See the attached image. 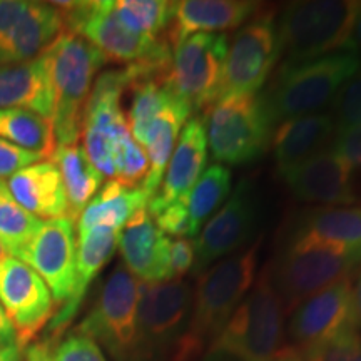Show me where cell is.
Segmentation results:
<instances>
[{"instance_id":"obj_1","label":"cell","mask_w":361,"mask_h":361,"mask_svg":"<svg viewBox=\"0 0 361 361\" xmlns=\"http://www.w3.org/2000/svg\"><path fill=\"white\" fill-rule=\"evenodd\" d=\"M261 239L216 261L197 276L191 316L171 361H196L209 350L256 281Z\"/></svg>"},{"instance_id":"obj_2","label":"cell","mask_w":361,"mask_h":361,"mask_svg":"<svg viewBox=\"0 0 361 361\" xmlns=\"http://www.w3.org/2000/svg\"><path fill=\"white\" fill-rule=\"evenodd\" d=\"M284 316L286 310L266 264L250 293L209 346L207 356H226L233 361H276L288 348L284 343Z\"/></svg>"},{"instance_id":"obj_3","label":"cell","mask_w":361,"mask_h":361,"mask_svg":"<svg viewBox=\"0 0 361 361\" xmlns=\"http://www.w3.org/2000/svg\"><path fill=\"white\" fill-rule=\"evenodd\" d=\"M64 17L66 29L92 44L107 62L124 67L166 74L173 61V49L164 37H146L117 16L114 2H56Z\"/></svg>"},{"instance_id":"obj_4","label":"cell","mask_w":361,"mask_h":361,"mask_svg":"<svg viewBox=\"0 0 361 361\" xmlns=\"http://www.w3.org/2000/svg\"><path fill=\"white\" fill-rule=\"evenodd\" d=\"M358 52L343 51L301 62H283L269 90L263 94L274 126L295 117L316 114L331 104L358 72Z\"/></svg>"},{"instance_id":"obj_5","label":"cell","mask_w":361,"mask_h":361,"mask_svg":"<svg viewBox=\"0 0 361 361\" xmlns=\"http://www.w3.org/2000/svg\"><path fill=\"white\" fill-rule=\"evenodd\" d=\"M54 107L51 124L57 146L78 144L84 111L106 57L87 40L66 30L47 49Z\"/></svg>"},{"instance_id":"obj_6","label":"cell","mask_w":361,"mask_h":361,"mask_svg":"<svg viewBox=\"0 0 361 361\" xmlns=\"http://www.w3.org/2000/svg\"><path fill=\"white\" fill-rule=\"evenodd\" d=\"M360 2L300 0L283 7L276 19L284 62H301L348 51Z\"/></svg>"},{"instance_id":"obj_7","label":"cell","mask_w":361,"mask_h":361,"mask_svg":"<svg viewBox=\"0 0 361 361\" xmlns=\"http://www.w3.org/2000/svg\"><path fill=\"white\" fill-rule=\"evenodd\" d=\"M358 266L353 258L336 247L290 233L276 259L268 268L284 310L291 313L306 298L353 276Z\"/></svg>"},{"instance_id":"obj_8","label":"cell","mask_w":361,"mask_h":361,"mask_svg":"<svg viewBox=\"0 0 361 361\" xmlns=\"http://www.w3.org/2000/svg\"><path fill=\"white\" fill-rule=\"evenodd\" d=\"M207 147L218 164L239 166L258 159L273 135L264 97L229 96L218 99L202 119Z\"/></svg>"},{"instance_id":"obj_9","label":"cell","mask_w":361,"mask_h":361,"mask_svg":"<svg viewBox=\"0 0 361 361\" xmlns=\"http://www.w3.org/2000/svg\"><path fill=\"white\" fill-rule=\"evenodd\" d=\"M139 284L124 264H117L104 279L92 306L75 328L116 361L137 360Z\"/></svg>"},{"instance_id":"obj_10","label":"cell","mask_w":361,"mask_h":361,"mask_svg":"<svg viewBox=\"0 0 361 361\" xmlns=\"http://www.w3.org/2000/svg\"><path fill=\"white\" fill-rule=\"evenodd\" d=\"M191 306L192 286L186 279L139 284V346L135 361H171L188 328Z\"/></svg>"},{"instance_id":"obj_11","label":"cell","mask_w":361,"mask_h":361,"mask_svg":"<svg viewBox=\"0 0 361 361\" xmlns=\"http://www.w3.org/2000/svg\"><path fill=\"white\" fill-rule=\"evenodd\" d=\"M279 57L276 12L261 7L228 42L219 99L258 94Z\"/></svg>"},{"instance_id":"obj_12","label":"cell","mask_w":361,"mask_h":361,"mask_svg":"<svg viewBox=\"0 0 361 361\" xmlns=\"http://www.w3.org/2000/svg\"><path fill=\"white\" fill-rule=\"evenodd\" d=\"M228 42L226 34H194L173 51L166 85L191 114L204 112L219 99Z\"/></svg>"},{"instance_id":"obj_13","label":"cell","mask_w":361,"mask_h":361,"mask_svg":"<svg viewBox=\"0 0 361 361\" xmlns=\"http://www.w3.org/2000/svg\"><path fill=\"white\" fill-rule=\"evenodd\" d=\"M130 82L128 67L104 71L97 75L85 104L82 135L84 151L104 178L114 179L116 146L129 134L123 97Z\"/></svg>"},{"instance_id":"obj_14","label":"cell","mask_w":361,"mask_h":361,"mask_svg":"<svg viewBox=\"0 0 361 361\" xmlns=\"http://www.w3.org/2000/svg\"><path fill=\"white\" fill-rule=\"evenodd\" d=\"M0 305L16 331L17 346L24 351L56 313V303L35 271L24 261L7 256L0 263Z\"/></svg>"},{"instance_id":"obj_15","label":"cell","mask_w":361,"mask_h":361,"mask_svg":"<svg viewBox=\"0 0 361 361\" xmlns=\"http://www.w3.org/2000/svg\"><path fill=\"white\" fill-rule=\"evenodd\" d=\"M351 329L360 328L355 318L351 278H345L306 298L291 311L288 346L301 355Z\"/></svg>"},{"instance_id":"obj_16","label":"cell","mask_w":361,"mask_h":361,"mask_svg":"<svg viewBox=\"0 0 361 361\" xmlns=\"http://www.w3.org/2000/svg\"><path fill=\"white\" fill-rule=\"evenodd\" d=\"M258 228V196L247 179L238 184L224 206L213 218L207 219L204 229L196 241V263L192 274L200 276L202 271L216 261L245 250Z\"/></svg>"},{"instance_id":"obj_17","label":"cell","mask_w":361,"mask_h":361,"mask_svg":"<svg viewBox=\"0 0 361 361\" xmlns=\"http://www.w3.org/2000/svg\"><path fill=\"white\" fill-rule=\"evenodd\" d=\"M78 236L69 216L42 221L20 261L29 264L47 284L54 303L61 308L69 300L75 281Z\"/></svg>"},{"instance_id":"obj_18","label":"cell","mask_w":361,"mask_h":361,"mask_svg":"<svg viewBox=\"0 0 361 361\" xmlns=\"http://www.w3.org/2000/svg\"><path fill=\"white\" fill-rule=\"evenodd\" d=\"M293 196L322 206H351L356 194L353 168L329 146L284 176Z\"/></svg>"},{"instance_id":"obj_19","label":"cell","mask_w":361,"mask_h":361,"mask_svg":"<svg viewBox=\"0 0 361 361\" xmlns=\"http://www.w3.org/2000/svg\"><path fill=\"white\" fill-rule=\"evenodd\" d=\"M171 238L157 228L147 206L130 216L121 229L117 247L123 264L141 283H162L169 279Z\"/></svg>"},{"instance_id":"obj_20","label":"cell","mask_w":361,"mask_h":361,"mask_svg":"<svg viewBox=\"0 0 361 361\" xmlns=\"http://www.w3.org/2000/svg\"><path fill=\"white\" fill-rule=\"evenodd\" d=\"M261 7L258 2L243 0H180L174 2L164 39L174 51L194 34H218L245 25Z\"/></svg>"},{"instance_id":"obj_21","label":"cell","mask_w":361,"mask_h":361,"mask_svg":"<svg viewBox=\"0 0 361 361\" xmlns=\"http://www.w3.org/2000/svg\"><path fill=\"white\" fill-rule=\"evenodd\" d=\"M207 162V139L201 117H191L184 124L176 144L168 168L162 176L161 186L149 201L151 216L159 213L176 201L186 200L188 194L204 173Z\"/></svg>"},{"instance_id":"obj_22","label":"cell","mask_w":361,"mask_h":361,"mask_svg":"<svg viewBox=\"0 0 361 361\" xmlns=\"http://www.w3.org/2000/svg\"><path fill=\"white\" fill-rule=\"evenodd\" d=\"M119 231L107 228H97L78 236V259H75V281L69 300L61 308L56 310L51 323L47 324V338L45 343L52 346L66 333V329L75 318L87 295L90 284L97 278L114 256Z\"/></svg>"},{"instance_id":"obj_23","label":"cell","mask_w":361,"mask_h":361,"mask_svg":"<svg viewBox=\"0 0 361 361\" xmlns=\"http://www.w3.org/2000/svg\"><path fill=\"white\" fill-rule=\"evenodd\" d=\"M335 123L329 112L295 117L279 123L273 129L271 146L279 174L288 176L311 157L331 146Z\"/></svg>"},{"instance_id":"obj_24","label":"cell","mask_w":361,"mask_h":361,"mask_svg":"<svg viewBox=\"0 0 361 361\" xmlns=\"http://www.w3.org/2000/svg\"><path fill=\"white\" fill-rule=\"evenodd\" d=\"M52 107L47 51L32 61L0 67V109H24L51 121Z\"/></svg>"},{"instance_id":"obj_25","label":"cell","mask_w":361,"mask_h":361,"mask_svg":"<svg viewBox=\"0 0 361 361\" xmlns=\"http://www.w3.org/2000/svg\"><path fill=\"white\" fill-rule=\"evenodd\" d=\"M66 32L64 17L56 4L29 2L0 49V64H19L42 56Z\"/></svg>"},{"instance_id":"obj_26","label":"cell","mask_w":361,"mask_h":361,"mask_svg":"<svg viewBox=\"0 0 361 361\" xmlns=\"http://www.w3.org/2000/svg\"><path fill=\"white\" fill-rule=\"evenodd\" d=\"M17 201L40 221L64 218L69 213L64 183L52 161H39L17 171L7 180Z\"/></svg>"},{"instance_id":"obj_27","label":"cell","mask_w":361,"mask_h":361,"mask_svg":"<svg viewBox=\"0 0 361 361\" xmlns=\"http://www.w3.org/2000/svg\"><path fill=\"white\" fill-rule=\"evenodd\" d=\"M291 233L336 247L361 264L360 207H313L298 216Z\"/></svg>"},{"instance_id":"obj_28","label":"cell","mask_w":361,"mask_h":361,"mask_svg":"<svg viewBox=\"0 0 361 361\" xmlns=\"http://www.w3.org/2000/svg\"><path fill=\"white\" fill-rule=\"evenodd\" d=\"M191 117V111L173 97L168 106L162 109L156 119L149 126L146 135H144L142 147L149 159V173L142 183V191L147 194L149 201L157 192L161 186L162 176L168 168V162L173 156L178 135L183 130V126Z\"/></svg>"},{"instance_id":"obj_29","label":"cell","mask_w":361,"mask_h":361,"mask_svg":"<svg viewBox=\"0 0 361 361\" xmlns=\"http://www.w3.org/2000/svg\"><path fill=\"white\" fill-rule=\"evenodd\" d=\"M147 204L149 197L142 188H126L114 179L107 180L75 221L78 236L97 228L114 229L121 233L130 216Z\"/></svg>"},{"instance_id":"obj_30","label":"cell","mask_w":361,"mask_h":361,"mask_svg":"<svg viewBox=\"0 0 361 361\" xmlns=\"http://www.w3.org/2000/svg\"><path fill=\"white\" fill-rule=\"evenodd\" d=\"M52 162L57 166L64 183L67 206H69L67 216L75 223L84 207L101 189L104 176L90 162L84 147L79 144L57 146L52 154Z\"/></svg>"},{"instance_id":"obj_31","label":"cell","mask_w":361,"mask_h":361,"mask_svg":"<svg viewBox=\"0 0 361 361\" xmlns=\"http://www.w3.org/2000/svg\"><path fill=\"white\" fill-rule=\"evenodd\" d=\"M0 139L40 159L52 157L57 149L51 121L24 109H0Z\"/></svg>"},{"instance_id":"obj_32","label":"cell","mask_w":361,"mask_h":361,"mask_svg":"<svg viewBox=\"0 0 361 361\" xmlns=\"http://www.w3.org/2000/svg\"><path fill=\"white\" fill-rule=\"evenodd\" d=\"M231 171L228 166L211 164L204 169L197 183L186 197L189 214V236L200 234L201 226L207 223L209 216L226 201L231 191Z\"/></svg>"},{"instance_id":"obj_33","label":"cell","mask_w":361,"mask_h":361,"mask_svg":"<svg viewBox=\"0 0 361 361\" xmlns=\"http://www.w3.org/2000/svg\"><path fill=\"white\" fill-rule=\"evenodd\" d=\"M42 221L30 214L13 197L7 183L0 179V246L12 258L20 259Z\"/></svg>"},{"instance_id":"obj_34","label":"cell","mask_w":361,"mask_h":361,"mask_svg":"<svg viewBox=\"0 0 361 361\" xmlns=\"http://www.w3.org/2000/svg\"><path fill=\"white\" fill-rule=\"evenodd\" d=\"M119 19L134 32L146 37H164L173 19L174 2L164 0H117L114 2Z\"/></svg>"},{"instance_id":"obj_35","label":"cell","mask_w":361,"mask_h":361,"mask_svg":"<svg viewBox=\"0 0 361 361\" xmlns=\"http://www.w3.org/2000/svg\"><path fill=\"white\" fill-rule=\"evenodd\" d=\"M114 180L126 188H141L149 173V159L144 147L133 135L126 134L116 146Z\"/></svg>"},{"instance_id":"obj_36","label":"cell","mask_w":361,"mask_h":361,"mask_svg":"<svg viewBox=\"0 0 361 361\" xmlns=\"http://www.w3.org/2000/svg\"><path fill=\"white\" fill-rule=\"evenodd\" d=\"M329 106V116L335 123V135L361 129V74H355L346 80Z\"/></svg>"},{"instance_id":"obj_37","label":"cell","mask_w":361,"mask_h":361,"mask_svg":"<svg viewBox=\"0 0 361 361\" xmlns=\"http://www.w3.org/2000/svg\"><path fill=\"white\" fill-rule=\"evenodd\" d=\"M305 361H361V333L360 329L343 333L324 345L300 355Z\"/></svg>"},{"instance_id":"obj_38","label":"cell","mask_w":361,"mask_h":361,"mask_svg":"<svg viewBox=\"0 0 361 361\" xmlns=\"http://www.w3.org/2000/svg\"><path fill=\"white\" fill-rule=\"evenodd\" d=\"M52 358L54 361H107L101 346L75 329L54 346Z\"/></svg>"},{"instance_id":"obj_39","label":"cell","mask_w":361,"mask_h":361,"mask_svg":"<svg viewBox=\"0 0 361 361\" xmlns=\"http://www.w3.org/2000/svg\"><path fill=\"white\" fill-rule=\"evenodd\" d=\"M157 228L168 238H191L189 236V214L186 200L176 201L152 216Z\"/></svg>"},{"instance_id":"obj_40","label":"cell","mask_w":361,"mask_h":361,"mask_svg":"<svg viewBox=\"0 0 361 361\" xmlns=\"http://www.w3.org/2000/svg\"><path fill=\"white\" fill-rule=\"evenodd\" d=\"M196 263V241L192 238H176L169 243V279H183L192 273Z\"/></svg>"},{"instance_id":"obj_41","label":"cell","mask_w":361,"mask_h":361,"mask_svg":"<svg viewBox=\"0 0 361 361\" xmlns=\"http://www.w3.org/2000/svg\"><path fill=\"white\" fill-rule=\"evenodd\" d=\"M39 161L42 159L34 152H29L0 139V179L11 178L17 171Z\"/></svg>"},{"instance_id":"obj_42","label":"cell","mask_w":361,"mask_h":361,"mask_svg":"<svg viewBox=\"0 0 361 361\" xmlns=\"http://www.w3.org/2000/svg\"><path fill=\"white\" fill-rule=\"evenodd\" d=\"M331 146L345 159L351 168H361V129L351 133L335 135Z\"/></svg>"},{"instance_id":"obj_43","label":"cell","mask_w":361,"mask_h":361,"mask_svg":"<svg viewBox=\"0 0 361 361\" xmlns=\"http://www.w3.org/2000/svg\"><path fill=\"white\" fill-rule=\"evenodd\" d=\"M27 6L29 2L25 0H0V49L7 42Z\"/></svg>"},{"instance_id":"obj_44","label":"cell","mask_w":361,"mask_h":361,"mask_svg":"<svg viewBox=\"0 0 361 361\" xmlns=\"http://www.w3.org/2000/svg\"><path fill=\"white\" fill-rule=\"evenodd\" d=\"M25 361H54L52 346L42 341H34L24 350Z\"/></svg>"},{"instance_id":"obj_45","label":"cell","mask_w":361,"mask_h":361,"mask_svg":"<svg viewBox=\"0 0 361 361\" xmlns=\"http://www.w3.org/2000/svg\"><path fill=\"white\" fill-rule=\"evenodd\" d=\"M13 345H17L16 331H13L11 319L7 318L6 311H4L2 305H0V350L11 348Z\"/></svg>"},{"instance_id":"obj_46","label":"cell","mask_w":361,"mask_h":361,"mask_svg":"<svg viewBox=\"0 0 361 361\" xmlns=\"http://www.w3.org/2000/svg\"><path fill=\"white\" fill-rule=\"evenodd\" d=\"M351 296H353L356 324L361 328V264L355 271V276H351Z\"/></svg>"},{"instance_id":"obj_47","label":"cell","mask_w":361,"mask_h":361,"mask_svg":"<svg viewBox=\"0 0 361 361\" xmlns=\"http://www.w3.org/2000/svg\"><path fill=\"white\" fill-rule=\"evenodd\" d=\"M348 51H353V52L361 51V2L358 7V13H356L355 27H353V32H351Z\"/></svg>"},{"instance_id":"obj_48","label":"cell","mask_w":361,"mask_h":361,"mask_svg":"<svg viewBox=\"0 0 361 361\" xmlns=\"http://www.w3.org/2000/svg\"><path fill=\"white\" fill-rule=\"evenodd\" d=\"M22 350L17 345L11 346V348L0 350V361H22Z\"/></svg>"},{"instance_id":"obj_49","label":"cell","mask_w":361,"mask_h":361,"mask_svg":"<svg viewBox=\"0 0 361 361\" xmlns=\"http://www.w3.org/2000/svg\"><path fill=\"white\" fill-rule=\"evenodd\" d=\"M276 361H305V360L301 358V356L298 355L296 351H293V350L290 348V346H288V348L283 351V355L279 356V358H278Z\"/></svg>"},{"instance_id":"obj_50","label":"cell","mask_w":361,"mask_h":361,"mask_svg":"<svg viewBox=\"0 0 361 361\" xmlns=\"http://www.w3.org/2000/svg\"><path fill=\"white\" fill-rule=\"evenodd\" d=\"M7 256H8V255H7V252H6V250H4V247H2V246H0V263H2V261H4V259H6V258H7Z\"/></svg>"}]
</instances>
